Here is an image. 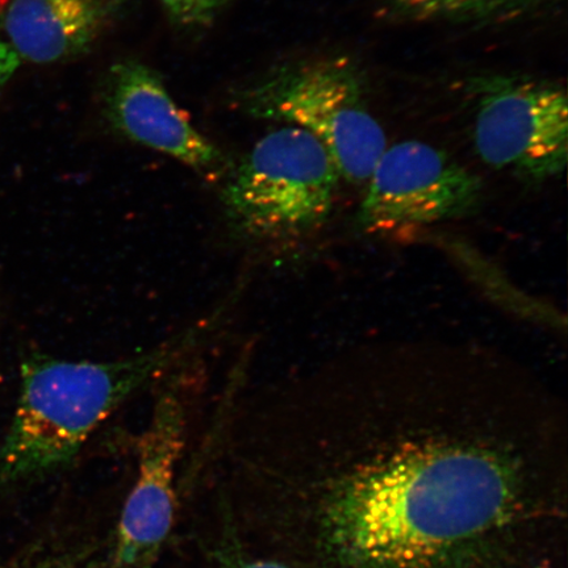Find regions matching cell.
<instances>
[{"instance_id": "cell-13", "label": "cell", "mask_w": 568, "mask_h": 568, "mask_svg": "<svg viewBox=\"0 0 568 568\" xmlns=\"http://www.w3.org/2000/svg\"><path fill=\"white\" fill-rule=\"evenodd\" d=\"M20 60L3 38L0 31V84L10 80L13 71L17 70Z\"/></svg>"}, {"instance_id": "cell-10", "label": "cell", "mask_w": 568, "mask_h": 568, "mask_svg": "<svg viewBox=\"0 0 568 568\" xmlns=\"http://www.w3.org/2000/svg\"><path fill=\"white\" fill-rule=\"evenodd\" d=\"M410 13L429 18H479L515 7L509 0H390Z\"/></svg>"}, {"instance_id": "cell-2", "label": "cell", "mask_w": 568, "mask_h": 568, "mask_svg": "<svg viewBox=\"0 0 568 568\" xmlns=\"http://www.w3.org/2000/svg\"><path fill=\"white\" fill-rule=\"evenodd\" d=\"M224 314L225 307L219 308L131 358L91 362L31 355L21 365L18 407L0 450V477L31 480L70 465L125 400L197 352Z\"/></svg>"}, {"instance_id": "cell-11", "label": "cell", "mask_w": 568, "mask_h": 568, "mask_svg": "<svg viewBox=\"0 0 568 568\" xmlns=\"http://www.w3.org/2000/svg\"><path fill=\"white\" fill-rule=\"evenodd\" d=\"M170 20L184 28L207 27L232 0H159Z\"/></svg>"}, {"instance_id": "cell-5", "label": "cell", "mask_w": 568, "mask_h": 568, "mask_svg": "<svg viewBox=\"0 0 568 568\" xmlns=\"http://www.w3.org/2000/svg\"><path fill=\"white\" fill-rule=\"evenodd\" d=\"M196 353L161 378L151 418L139 437L138 477L120 515L110 568H153L172 532L190 397L203 371Z\"/></svg>"}, {"instance_id": "cell-3", "label": "cell", "mask_w": 568, "mask_h": 568, "mask_svg": "<svg viewBox=\"0 0 568 568\" xmlns=\"http://www.w3.org/2000/svg\"><path fill=\"white\" fill-rule=\"evenodd\" d=\"M339 180L322 142L302 128L282 125L255 142L223 178L226 223L252 244L305 237L329 219Z\"/></svg>"}, {"instance_id": "cell-9", "label": "cell", "mask_w": 568, "mask_h": 568, "mask_svg": "<svg viewBox=\"0 0 568 568\" xmlns=\"http://www.w3.org/2000/svg\"><path fill=\"white\" fill-rule=\"evenodd\" d=\"M130 0H10L3 38L20 61L65 62L87 54Z\"/></svg>"}, {"instance_id": "cell-12", "label": "cell", "mask_w": 568, "mask_h": 568, "mask_svg": "<svg viewBox=\"0 0 568 568\" xmlns=\"http://www.w3.org/2000/svg\"><path fill=\"white\" fill-rule=\"evenodd\" d=\"M216 568H291L275 560L253 558L241 548L232 530L225 531L213 552Z\"/></svg>"}, {"instance_id": "cell-7", "label": "cell", "mask_w": 568, "mask_h": 568, "mask_svg": "<svg viewBox=\"0 0 568 568\" xmlns=\"http://www.w3.org/2000/svg\"><path fill=\"white\" fill-rule=\"evenodd\" d=\"M357 224L367 233L422 229L470 215L483 183L449 154L417 140L386 148L366 182Z\"/></svg>"}, {"instance_id": "cell-8", "label": "cell", "mask_w": 568, "mask_h": 568, "mask_svg": "<svg viewBox=\"0 0 568 568\" xmlns=\"http://www.w3.org/2000/svg\"><path fill=\"white\" fill-rule=\"evenodd\" d=\"M106 122L134 144L169 155L212 180H223L232 163L199 132L174 102L161 77L136 60L116 62L105 75Z\"/></svg>"}, {"instance_id": "cell-6", "label": "cell", "mask_w": 568, "mask_h": 568, "mask_svg": "<svg viewBox=\"0 0 568 568\" xmlns=\"http://www.w3.org/2000/svg\"><path fill=\"white\" fill-rule=\"evenodd\" d=\"M475 88L473 138L486 165L535 183L565 172L568 103L562 88L509 77L485 78Z\"/></svg>"}, {"instance_id": "cell-1", "label": "cell", "mask_w": 568, "mask_h": 568, "mask_svg": "<svg viewBox=\"0 0 568 568\" xmlns=\"http://www.w3.org/2000/svg\"><path fill=\"white\" fill-rule=\"evenodd\" d=\"M517 495L514 471L491 452L412 445L347 477L331 497L326 528L357 564L407 568L499 527Z\"/></svg>"}, {"instance_id": "cell-4", "label": "cell", "mask_w": 568, "mask_h": 568, "mask_svg": "<svg viewBox=\"0 0 568 568\" xmlns=\"http://www.w3.org/2000/svg\"><path fill=\"white\" fill-rule=\"evenodd\" d=\"M239 98L247 115L311 133L329 152L341 180L353 184H366L388 146L368 106L364 81L346 59L275 69Z\"/></svg>"}, {"instance_id": "cell-14", "label": "cell", "mask_w": 568, "mask_h": 568, "mask_svg": "<svg viewBox=\"0 0 568 568\" xmlns=\"http://www.w3.org/2000/svg\"><path fill=\"white\" fill-rule=\"evenodd\" d=\"M510 3H513L515 7L527 4L530 2V0H509Z\"/></svg>"}]
</instances>
